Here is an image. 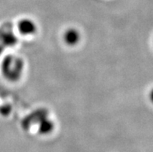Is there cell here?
I'll list each match as a JSON object with an SVG mask.
<instances>
[{
    "instance_id": "cell-1",
    "label": "cell",
    "mask_w": 153,
    "mask_h": 152,
    "mask_svg": "<svg viewBox=\"0 0 153 152\" xmlns=\"http://www.w3.org/2000/svg\"><path fill=\"white\" fill-rule=\"evenodd\" d=\"M23 69V62L15 56H7L2 63V74L6 79L15 82L20 78Z\"/></svg>"
},
{
    "instance_id": "cell-2",
    "label": "cell",
    "mask_w": 153,
    "mask_h": 152,
    "mask_svg": "<svg viewBox=\"0 0 153 152\" xmlns=\"http://www.w3.org/2000/svg\"><path fill=\"white\" fill-rule=\"evenodd\" d=\"M18 30L19 33L25 36L33 35L37 32V25L31 19H23L18 23Z\"/></svg>"
},
{
    "instance_id": "cell-3",
    "label": "cell",
    "mask_w": 153,
    "mask_h": 152,
    "mask_svg": "<svg viewBox=\"0 0 153 152\" xmlns=\"http://www.w3.org/2000/svg\"><path fill=\"white\" fill-rule=\"evenodd\" d=\"M63 38L66 44H68V46H75L79 42L81 35L78 30L75 28H70L65 32Z\"/></svg>"
},
{
    "instance_id": "cell-4",
    "label": "cell",
    "mask_w": 153,
    "mask_h": 152,
    "mask_svg": "<svg viewBox=\"0 0 153 152\" xmlns=\"http://www.w3.org/2000/svg\"><path fill=\"white\" fill-rule=\"evenodd\" d=\"M54 130V123L51 120L44 117L39 122V133L41 134H48Z\"/></svg>"
},
{
    "instance_id": "cell-5",
    "label": "cell",
    "mask_w": 153,
    "mask_h": 152,
    "mask_svg": "<svg viewBox=\"0 0 153 152\" xmlns=\"http://www.w3.org/2000/svg\"><path fill=\"white\" fill-rule=\"evenodd\" d=\"M149 99L151 102L153 103V89H152L151 92H150V94H149Z\"/></svg>"
},
{
    "instance_id": "cell-6",
    "label": "cell",
    "mask_w": 153,
    "mask_h": 152,
    "mask_svg": "<svg viewBox=\"0 0 153 152\" xmlns=\"http://www.w3.org/2000/svg\"><path fill=\"white\" fill-rule=\"evenodd\" d=\"M2 47H0V54H2Z\"/></svg>"
}]
</instances>
